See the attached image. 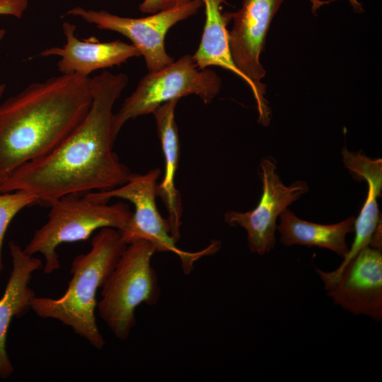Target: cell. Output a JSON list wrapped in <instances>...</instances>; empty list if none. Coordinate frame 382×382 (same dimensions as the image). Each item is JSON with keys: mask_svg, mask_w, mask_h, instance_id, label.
<instances>
[{"mask_svg": "<svg viewBox=\"0 0 382 382\" xmlns=\"http://www.w3.org/2000/svg\"><path fill=\"white\" fill-rule=\"evenodd\" d=\"M125 74L103 71L91 79L93 100L80 125L53 151L28 162L0 185V193L27 191L50 204L70 194L109 190L132 175L113 151V105L128 83Z\"/></svg>", "mask_w": 382, "mask_h": 382, "instance_id": "obj_1", "label": "cell"}, {"mask_svg": "<svg viewBox=\"0 0 382 382\" xmlns=\"http://www.w3.org/2000/svg\"><path fill=\"white\" fill-rule=\"evenodd\" d=\"M93 100L91 78L52 76L0 104V185L21 166L59 146L83 120Z\"/></svg>", "mask_w": 382, "mask_h": 382, "instance_id": "obj_2", "label": "cell"}, {"mask_svg": "<svg viewBox=\"0 0 382 382\" xmlns=\"http://www.w3.org/2000/svg\"><path fill=\"white\" fill-rule=\"evenodd\" d=\"M91 249L76 256L65 293L58 299L35 296L31 310L43 318H53L71 327L74 332L97 349L105 341L95 315L96 293L115 267L127 245L118 230L103 228L93 236Z\"/></svg>", "mask_w": 382, "mask_h": 382, "instance_id": "obj_3", "label": "cell"}, {"mask_svg": "<svg viewBox=\"0 0 382 382\" xmlns=\"http://www.w3.org/2000/svg\"><path fill=\"white\" fill-rule=\"evenodd\" d=\"M47 222L35 231L23 248L28 255L45 257L44 272L50 274L61 267L57 248L67 243L88 239L103 228L121 231L130 219L129 206L119 202L112 204L93 199L88 192L63 196L50 204Z\"/></svg>", "mask_w": 382, "mask_h": 382, "instance_id": "obj_4", "label": "cell"}, {"mask_svg": "<svg viewBox=\"0 0 382 382\" xmlns=\"http://www.w3.org/2000/svg\"><path fill=\"white\" fill-rule=\"evenodd\" d=\"M156 253L149 241L127 245L115 267L102 286L98 311L115 337L127 340L136 325V308L156 305L161 289L156 272L151 265Z\"/></svg>", "mask_w": 382, "mask_h": 382, "instance_id": "obj_5", "label": "cell"}, {"mask_svg": "<svg viewBox=\"0 0 382 382\" xmlns=\"http://www.w3.org/2000/svg\"><path fill=\"white\" fill-rule=\"evenodd\" d=\"M161 173L158 168L144 174L133 173L129 180L121 186L88 193L100 202H108L111 198L117 197L131 202L134 207V212L125 226L120 231L124 243L129 245L144 240L151 243L156 252H171L180 258L183 272L188 274L199 259L218 252L221 243L212 241L207 248L197 252H188L177 247L170 235L167 220L161 216L156 204V182Z\"/></svg>", "mask_w": 382, "mask_h": 382, "instance_id": "obj_6", "label": "cell"}, {"mask_svg": "<svg viewBox=\"0 0 382 382\" xmlns=\"http://www.w3.org/2000/svg\"><path fill=\"white\" fill-rule=\"evenodd\" d=\"M221 80L209 69H199L190 54L154 72H149L139 81L136 90L123 102L112 120V134L115 140L129 120L152 113L162 104L196 95L209 104L221 89Z\"/></svg>", "mask_w": 382, "mask_h": 382, "instance_id": "obj_7", "label": "cell"}, {"mask_svg": "<svg viewBox=\"0 0 382 382\" xmlns=\"http://www.w3.org/2000/svg\"><path fill=\"white\" fill-rule=\"evenodd\" d=\"M284 0H243L236 12L224 13L233 20L228 31V42L232 61L250 86L258 111V122L266 127L271 120V110L264 97L265 85L261 79L265 71L260 62L270 23Z\"/></svg>", "mask_w": 382, "mask_h": 382, "instance_id": "obj_8", "label": "cell"}, {"mask_svg": "<svg viewBox=\"0 0 382 382\" xmlns=\"http://www.w3.org/2000/svg\"><path fill=\"white\" fill-rule=\"evenodd\" d=\"M202 6V0H190L183 6L139 18L122 17L105 10L96 11L80 6L69 9L66 15L79 17L99 29L125 36L144 57L149 72H154L174 62L165 49L167 32L177 23L197 14Z\"/></svg>", "mask_w": 382, "mask_h": 382, "instance_id": "obj_9", "label": "cell"}, {"mask_svg": "<svg viewBox=\"0 0 382 382\" xmlns=\"http://www.w3.org/2000/svg\"><path fill=\"white\" fill-rule=\"evenodd\" d=\"M276 168L272 158H263L259 171L262 193L256 207L245 212L228 211L224 215L228 225L238 226L245 230L249 250L259 255L269 253L274 247L279 215L309 190L304 180H296L285 185Z\"/></svg>", "mask_w": 382, "mask_h": 382, "instance_id": "obj_10", "label": "cell"}, {"mask_svg": "<svg viewBox=\"0 0 382 382\" xmlns=\"http://www.w3.org/2000/svg\"><path fill=\"white\" fill-rule=\"evenodd\" d=\"M316 271L335 304L354 315H364L381 321V250L368 245L340 269L325 272L317 268Z\"/></svg>", "mask_w": 382, "mask_h": 382, "instance_id": "obj_11", "label": "cell"}, {"mask_svg": "<svg viewBox=\"0 0 382 382\" xmlns=\"http://www.w3.org/2000/svg\"><path fill=\"white\" fill-rule=\"evenodd\" d=\"M62 29L66 37L64 46L47 48L39 54L59 57L57 66L61 74L88 76L96 70L120 66L132 57L141 56L134 45L120 40L100 42L91 37L81 40L75 34L76 26L69 22L63 23Z\"/></svg>", "mask_w": 382, "mask_h": 382, "instance_id": "obj_12", "label": "cell"}, {"mask_svg": "<svg viewBox=\"0 0 382 382\" xmlns=\"http://www.w3.org/2000/svg\"><path fill=\"white\" fill-rule=\"evenodd\" d=\"M12 270L0 299V378L8 379L14 371L6 352V337L13 318H21L31 309L36 296L29 286L32 274L42 267L40 259L27 254L16 242L9 243Z\"/></svg>", "mask_w": 382, "mask_h": 382, "instance_id": "obj_13", "label": "cell"}, {"mask_svg": "<svg viewBox=\"0 0 382 382\" xmlns=\"http://www.w3.org/2000/svg\"><path fill=\"white\" fill-rule=\"evenodd\" d=\"M178 100L168 101L157 108L154 115L156 130L165 158L163 180L157 185L156 195L164 203L170 235L177 243L181 237L183 206L180 194L175 185V177L180 156V141L175 120V109Z\"/></svg>", "mask_w": 382, "mask_h": 382, "instance_id": "obj_14", "label": "cell"}, {"mask_svg": "<svg viewBox=\"0 0 382 382\" xmlns=\"http://www.w3.org/2000/svg\"><path fill=\"white\" fill-rule=\"evenodd\" d=\"M341 154L345 167L356 180H366L368 193L361 212L354 224L355 236L350 249L337 269L344 267L362 248L369 245L372 236L381 221L377 198L381 195L382 159H371L360 151L343 148Z\"/></svg>", "mask_w": 382, "mask_h": 382, "instance_id": "obj_15", "label": "cell"}, {"mask_svg": "<svg viewBox=\"0 0 382 382\" xmlns=\"http://www.w3.org/2000/svg\"><path fill=\"white\" fill-rule=\"evenodd\" d=\"M279 217L277 230L281 243L286 246H317L330 250L342 258L349 251L346 236L354 231V216L334 224H320L299 219L286 208Z\"/></svg>", "mask_w": 382, "mask_h": 382, "instance_id": "obj_16", "label": "cell"}, {"mask_svg": "<svg viewBox=\"0 0 382 382\" xmlns=\"http://www.w3.org/2000/svg\"><path fill=\"white\" fill-rule=\"evenodd\" d=\"M205 11V23L198 49L192 56L199 69L211 66H220L241 78L234 65L228 47V22L221 5L224 0H202Z\"/></svg>", "mask_w": 382, "mask_h": 382, "instance_id": "obj_17", "label": "cell"}, {"mask_svg": "<svg viewBox=\"0 0 382 382\" xmlns=\"http://www.w3.org/2000/svg\"><path fill=\"white\" fill-rule=\"evenodd\" d=\"M36 204H38L37 198L27 191L15 190L0 193V274L4 270V239L11 221L21 210Z\"/></svg>", "mask_w": 382, "mask_h": 382, "instance_id": "obj_18", "label": "cell"}, {"mask_svg": "<svg viewBox=\"0 0 382 382\" xmlns=\"http://www.w3.org/2000/svg\"><path fill=\"white\" fill-rule=\"evenodd\" d=\"M190 0H144L139 9L144 13H155L161 11L175 8L188 3Z\"/></svg>", "mask_w": 382, "mask_h": 382, "instance_id": "obj_19", "label": "cell"}, {"mask_svg": "<svg viewBox=\"0 0 382 382\" xmlns=\"http://www.w3.org/2000/svg\"><path fill=\"white\" fill-rule=\"evenodd\" d=\"M28 6V0H7L0 4V16L21 18Z\"/></svg>", "mask_w": 382, "mask_h": 382, "instance_id": "obj_20", "label": "cell"}, {"mask_svg": "<svg viewBox=\"0 0 382 382\" xmlns=\"http://www.w3.org/2000/svg\"><path fill=\"white\" fill-rule=\"evenodd\" d=\"M6 33V30L5 29L0 28V44L1 41L3 40Z\"/></svg>", "mask_w": 382, "mask_h": 382, "instance_id": "obj_21", "label": "cell"}, {"mask_svg": "<svg viewBox=\"0 0 382 382\" xmlns=\"http://www.w3.org/2000/svg\"><path fill=\"white\" fill-rule=\"evenodd\" d=\"M5 88H6L5 84L0 83V98L4 94Z\"/></svg>", "mask_w": 382, "mask_h": 382, "instance_id": "obj_22", "label": "cell"}, {"mask_svg": "<svg viewBox=\"0 0 382 382\" xmlns=\"http://www.w3.org/2000/svg\"><path fill=\"white\" fill-rule=\"evenodd\" d=\"M349 1L352 2V4L354 5V6L355 8H356V7L357 8V6H358V3L357 2L356 0H349Z\"/></svg>", "mask_w": 382, "mask_h": 382, "instance_id": "obj_23", "label": "cell"}, {"mask_svg": "<svg viewBox=\"0 0 382 382\" xmlns=\"http://www.w3.org/2000/svg\"><path fill=\"white\" fill-rule=\"evenodd\" d=\"M6 1H7V0H0V4H1V3H3V2Z\"/></svg>", "mask_w": 382, "mask_h": 382, "instance_id": "obj_24", "label": "cell"}]
</instances>
